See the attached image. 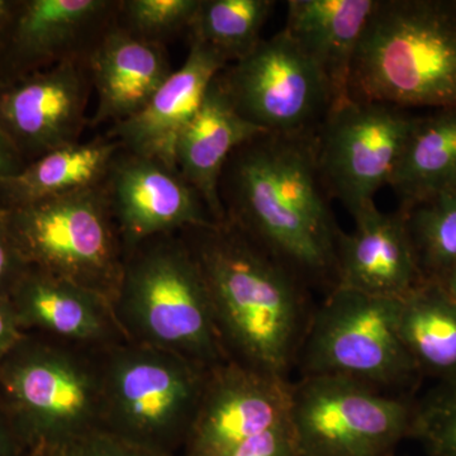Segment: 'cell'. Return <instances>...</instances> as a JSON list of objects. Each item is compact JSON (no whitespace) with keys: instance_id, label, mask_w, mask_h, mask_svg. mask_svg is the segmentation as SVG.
Segmentation results:
<instances>
[{"instance_id":"obj_36","label":"cell","mask_w":456,"mask_h":456,"mask_svg":"<svg viewBox=\"0 0 456 456\" xmlns=\"http://www.w3.org/2000/svg\"><path fill=\"white\" fill-rule=\"evenodd\" d=\"M17 2L12 0H0V40L4 35L5 29L13 17L14 9H16Z\"/></svg>"},{"instance_id":"obj_9","label":"cell","mask_w":456,"mask_h":456,"mask_svg":"<svg viewBox=\"0 0 456 456\" xmlns=\"http://www.w3.org/2000/svg\"><path fill=\"white\" fill-rule=\"evenodd\" d=\"M416 401L335 375L290 382L289 422L298 456H392L412 437Z\"/></svg>"},{"instance_id":"obj_34","label":"cell","mask_w":456,"mask_h":456,"mask_svg":"<svg viewBox=\"0 0 456 456\" xmlns=\"http://www.w3.org/2000/svg\"><path fill=\"white\" fill-rule=\"evenodd\" d=\"M29 450L0 404V456H27Z\"/></svg>"},{"instance_id":"obj_12","label":"cell","mask_w":456,"mask_h":456,"mask_svg":"<svg viewBox=\"0 0 456 456\" xmlns=\"http://www.w3.org/2000/svg\"><path fill=\"white\" fill-rule=\"evenodd\" d=\"M290 380L228 362L207 375L183 456H227L288 421Z\"/></svg>"},{"instance_id":"obj_6","label":"cell","mask_w":456,"mask_h":456,"mask_svg":"<svg viewBox=\"0 0 456 456\" xmlns=\"http://www.w3.org/2000/svg\"><path fill=\"white\" fill-rule=\"evenodd\" d=\"M0 213L31 268L101 294L113 305L126 251L104 183Z\"/></svg>"},{"instance_id":"obj_4","label":"cell","mask_w":456,"mask_h":456,"mask_svg":"<svg viewBox=\"0 0 456 456\" xmlns=\"http://www.w3.org/2000/svg\"><path fill=\"white\" fill-rule=\"evenodd\" d=\"M113 310L127 341L207 370L230 360L202 272L180 232L151 237L126 253Z\"/></svg>"},{"instance_id":"obj_30","label":"cell","mask_w":456,"mask_h":456,"mask_svg":"<svg viewBox=\"0 0 456 456\" xmlns=\"http://www.w3.org/2000/svg\"><path fill=\"white\" fill-rule=\"evenodd\" d=\"M227 456H298L289 422L246 441Z\"/></svg>"},{"instance_id":"obj_27","label":"cell","mask_w":456,"mask_h":456,"mask_svg":"<svg viewBox=\"0 0 456 456\" xmlns=\"http://www.w3.org/2000/svg\"><path fill=\"white\" fill-rule=\"evenodd\" d=\"M200 0H118L116 26L147 44L165 46L189 32Z\"/></svg>"},{"instance_id":"obj_35","label":"cell","mask_w":456,"mask_h":456,"mask_svg":"<svg viewBox=\"0 0 456 456\" xmlns=\"http://www.w3.org/2000/svg\"><path fill=\"white\" fill-rule=\"evenodd\" d=\"M430 281H434L450 301L456 305V263L452 264L445 272L441 273L439 277L432 279Z\"/></svg>"},{"instance_id":"obj_10","label":"cell","mask_w":456,"mask_h":456,"mask_svg":"<svg viewBox=\"0 0 456 456\" xmlns=\"http://www.w3.org/2000/svg\"><path fill=\"white\" fill-rule=\"evenodd\" d=\"M218 77L239 113L269 134H317L335 106L325 77L284 29Z\"/></svg>"},{"instance_id":"obj_2","label":"cell","mask_w":456,"mask_h":456,"mask_svg":"<svg viewBox=\"0 0 456 456\" xmlns=\"http://www.w3.org/2000/svg\"><path fill=\"white\" fill-rule=\"evenodd\" d=\"M228 358L288 379L314 308L301 279L228 224L182 231Z\"/></svg>"},{"instance_id":"obj_22","label":"cell","mask_w":456,"mask_h":456,"mask_svg":"<svg viewBox=\"0 0 456 456\" xmlns=\"http://www.w3.org/2000/svg\"><path fill=\"white\" fill-rule=\"evenodd\" d=\"M121 150L118 141L104 134L36 159L13 179L0 183V211L103 184Z\"/></svg>"},{"instance_id":"obj_37","label":"cell","mask_w":456,"mask_h":456,"mask_svg":"<svg viewBox=\"0 0 456 456\" xmlns=\"http://www.w3.org/2000/svg\"><path fill=\"white\" fill-rule=\"evenodd\" d=\"M27 456H50V452L46 448H44V446H37V448L29 450Z\"/></svg>"},{"instance_id":"obj_28","label":"cell","mask_w":456,"mask_h":456,"mask_svg":"<svg viewBox=\"0 0 456 456\" xmlns=\"http://www.w3.org/2000/svg\"><path fill=\"white\" fill-rule=\"evenodd\" d=\"M412 439L428 456H456V379L440 382L416 401Z\"/></svg>"},{"instance_id":"obj_3","label":"cell","mask_w":456,"mask_h":456,"mask_svg":"<svg viewBox=\"0 0 456 456\" xmlns=\"http://www.w3.org/2000/svg\"><path fill=\"white\" fill-rule=\"evenodd\" d=\"M350 99L456 110V0H378L354 59Z\"/></svg>"},{"instance_id":"obj_8","label":"cell","mask_w":456,"mask_h":456,"mask_svg":"<svg viewBox=\"0 0 456 456\" xmlns=\"http://www.w3.org/2000/svg\"><path fill=\"white\" fill-rule=\"evenodd\" d=\"M398 299L334 288L314 308L296 367L408 395L421 374L398 334Z\"/></svg>"},{"instance_id":"obj_21","label":"cell","mask_w":456,"mask_h":456,"mask_svg":"<svg viewBox=\"0 0 456 456\" xmlns=\"http://www.w3.org/2000/svg\"><path fill=\"white\" fill-rule=\"evenodd\" d=\"M377 5L378 0L287 2L283 29L325 77L334 108L350 99L354 59Z\"/></svg>"},{"instance_id":"obj_7","label":"cell","mask_w":456,"mask_h":456,"mask_svg":"<svg viewBox=\"0 0 456 456\" xmlns=\"http://www.w3.org/2000/svg\"><path fill=\"white\" fill-rule=\"evenodd\" d=\"M208 373L145 345L125 341L108 347L102 351L103 428L174 456L187 439Z\"/></svg>"},{"instance_id":"obj_1","label":"cell","mask_w":456,"mask_h":456,"mask_svg":"<svg viewBox=\"0 0 456 456\" xmlns=\"http://www.w3.org/2000/svg\"><path fill=\"white\" fill-rule=\"evenodd\" d=\"M317 134L263 132L248 141L222 171L220 197L224 222L327 294L342 230L318 167Z\"/></svg>"},{"instance_id":"obj_16","label":"cell","mask_w":456,"mask_h":456,"mask_svg":"<svg viewBox=\"0 0 456 456\" xmlns=\"http://www.w3.org/2000/svg\"><path fill=\"white\" fill-rule=\"evenodd\" d=\"M353 218L354 230L338 236L335 288L399 299L426 281L404 212L373 203Z\"/></svg>"},{"instance_id":"obj_5","label":"cell","mask_w":456,"mask_h":456,"mask_svg":"<svg viewBox=\"0 0 456 456\" xmlns=\"http://www.w3.org/2000/svg\"><path fill=\"white\" fill-rule=\"evenodd\" d=\"M102 351L26 334L0 365V404L31 450L103 428Z\"/></svg>"},{"instance_id":"obj_26","label":"cell","mask_w":456,"mask_h":456,"mask_svg":"<svg viewBox=\"0 0 456 456\" xmlns=\"http://www.w3.org/2000/svg\"><path fill=\"white\" fill-rule=\"evenodd\" d=\"M402 212L425 281L439 277L456 263V189Z\"/></svg>"},{"instance_id":"obj_25","label":"cell","mask_w":456,"mask_h":456,"mask_svg":"<svg viewBox=\"0 0 456 456\" xmlns=\"http://www.w3.org/2000/svg\"><path fill=\"white\" fill-rule=\"evenodd\" d=\"M275 2L272 0H200L189 38L215 50L228 65L257 46Z\"/></svg>"},{"instance_id":"obj_15","label":"cell","mask_w":456,"mask_h":456,"mask_svg":"<svg viewBox=\"0 0 456 456\" xmlns=\"http://www.w3.org/2000/svg\"><path fill=\"white\" fill-rule=\"evenodd\" d=\"M125 251L151 237L216 224L179 171L121 150L104 180Z\"/></svg>"},{"instance_id":"obj_29","label":"cell","mask_w":456,"mask_h":456,"mask_svg":"<svg viewBox=\"0 0 456 456\" xmlns=\"http://www.w3.org/2000/svg\"><path fill=\"white\" fill-rule=\"evenodd\" d=\"M50 456H167L98 428L60 446Z\"/></svg>"},{"instance_id":"obj_14","label":"cell","mask_w":456,"mask_h":456,"mask_svg":"<svg viewBox=\"0 0 456 456\" xmlns=\"http://www.w3.org/2000/svg\"><path fill=\"white\" fill-rule=\"evenodd\" d=\"M118 0H25L0 40V86L66 61L88 62Z\"/></svg>"},{"instance_id":"obj_17","label":"cell","mask_w":456,"mask_h":456,"mask_svg":"<svg viewBox=\"0 0 456 456\" xmlns=\"http://www.w3.org/2000/svg\"><path fill=\"white\" fill-rule=\"evenodd\" d=\"M8 299L26 334L92 350L127 341L106 297L42 270L29 266Z\"/></svg>"},{"instance_id":"obj_19","label":"cell","mask_w":456,"mask_h":456,"mask_svg":"<svg viewBox=\"0 0 456 456\" xmlns=\"http://www.w3.org/2000/svg\"><path fill=\"white\" fill-rule=\"evenodd\" d=\"M88 70L97 97L92 127L139 113L173 73L165 46L128 35L116 20L90 53Z\"/></svg>"},{"instance_id":"obj_32","label":"cell","mask_w":456,"mask_h":456,"mask_svg":"<svg viewBox=\"0 0 456 456\" xmlns=\"http://www.w3.org/2000/svg\"><path fill=\"white\" fill-rule=\"evenodd\" d=\"M25 336L26 332L18 323L11 302L0 297V365Z\"/></svg>"},{"instance_id":"obj_18","label":"cell","mask_w":456,"mask_h":456,"mask_svg":"<svg viewBox=\"0 0 456 456\" xmlns=\"http://www.w3.org/2000/svg\"><path fill=\"white\" fill-rule=\"evenodd\" d=\"M228 66L215 50L189 38L187 59L150 99L142 110L112 126L106 134L126 151L155 159L176 169L175 145L193 119L209 86Z\"/></svg>"},{"instance_id":"obj_13","label":"cell","mask_w":456,"mask_h":456,"mask_svg":"<svg viewBox=\"0 0 456 456\" xmlns=\"http://www.w3.org/2000/svg\"><path fill=\"white\" fill-rule=\"evenodd\" d=\"M88 62L66 61L0 86V127L27 164L80 142L89 126Z\"/></svg>"},{"instance_id":"obj_20","label":"cell","mask_w":456,"mask_h":456,"mask_svg":"<svg viewBox=\"0 0 456 456\" xmlns=\"http://www.w3.org/2000/svg\"><path fill=\"white\" fill-rule=\"evenodd\" d=\"M218 75L200 110L176 141L175 167L183 179L202 198L216 224H222V171L240 146L265 131L239 113Z\"/></svg>"},{"instance_id":"obj_23","label":"cell","mask_w":456,"mask_h":456,"mask_svg":"<svg viewBox=\"0 0 456 456\" xmlns=\"http://www.w3.org/2000/svg\"><path fill=\"white\" fill-rule=\"evenodd\" d=\"M389 187L402 211L456 189V110L417 118Z\"/></svg>"},{"instance_id":"obj_11","label":"cell","mask_w":456,"mask_h":456,"mask_svg":"<svg viewBox=\"0 0 456 456\" xmlns=\"http://www.w3.org/2000/svg\"><path fill=\"white\" fill-rule=\"evenodd\" d=\"M419 116L408 110L349 101L334 108L317 134V159L330 198L355 215L389 185Z\"/></svg>"},{"instance_id":"obj_24","label":"cell","mask_w":456,"mask_h":456,"mask_svg":"<svg viewBox=\"0 0 456 456\" xmlns=\"http://www.w3.org/2000/svg\"><path fill=\"white\" fill-rule=\"evenodd\" d=\"M397 327L419 374L456 379V305L434 281L398 299Z\"/></svg>"},{"instance_id":"obj_33","label":"cell","mask_w":456,"mask_h":456,"mask_svg":"<svg viewBox=\"0 0 456 456\" xmlns=\"http://www.w3.org/2000/svg\"><path fill=\"white\" fill-rule=\"evenodd\" d=\"M26 161L13 141L0 127V183L13 179L26 167Z\"/></svg>"},{"instance_id":"obj_31","label":"cell","mask_w":456,"mask_h":456,"mask_svg":"<svg viewBox=\"0 0 456 456\" xmlns=\"http://www.w3.org/2000/svg\"><path fill=\"white\" fill-rule=\"evenodd\" d=\"M28 269L0 213V297L8 298Z\"/></svg>"}]
</instances>
